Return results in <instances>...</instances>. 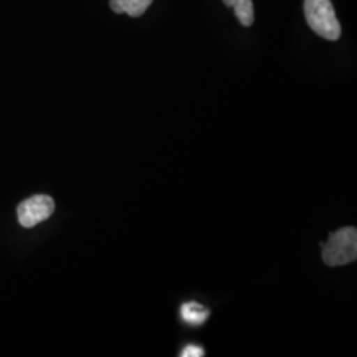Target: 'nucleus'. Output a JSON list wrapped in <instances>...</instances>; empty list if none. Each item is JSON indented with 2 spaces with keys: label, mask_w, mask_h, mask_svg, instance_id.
<instances>
[{
  "label": "nucleus",
  "mask_w": 357,
  "mask_h": 357,
  "mask_svg": "<svg viewBox=\"0 0 357 357\" xmlns=\"http://www.w3.org/2000/svg\"><path fill=\"white\" fill-rule=\"evenodd\" d=\"M307 24L321 38L336 41L342 35V28L335 15L331 0H305Z\"/></svg>",
  "instance_id": "1"
},
{
  "label": "nucleus",
  "mask_w": 357,
  "mask_h": 357,
  "mask_svg": "<svg viewBox=\"0 0 357 357\" xmlns=\"http://www.w3.org/2000/svg\"><path fill=\"white\" fill-rule=\"evenodd\" d=\"M323 261L328 266L348 265L357 258V231L347 227L337 230L323 245Z\"/></svg>",
  "instance_id": "2"
},
{
  "label": "nucleus",
  "mask_w": 357,
  "mask_h": 357,
  "mask_svg": "<svg viewBox=\"0 0 357 357\" xmlns=\"http://www.w3.org/2000/svg\"><path fill=\"white\" fill-rule=\"evenodd\" d=\"M54 212V202L47 195H36L17 206V218L22 227L33 228L50 218Z\"/></svg>",
  "instance_id": "3"
},
{
  "label": "nucleus",
  "mask_w": 357,
  "mask_h": 357,
  "mask_svg": "<svg viewBox=\"0 0 357 357\" xmlns=\"http://www.w3.org/2000/svg\"><path fill=\"white\" fill-rule=\"evenodd\" d=\"M209 315L211 311L197 302H187L180 307V318L185 324H190L192 327L204 324Z\"/></svg>",
  "instance_id": "4"
},
{
  "label": "nucleus",
  "mask_w": 357,
  "mask_h": 357,
  "mask_svg": "<svg viewBox=\"0 0 357 357\" xmlns=\"http://www.w3.org/2000/svg\"><path fill=\"white\" fill-rule=\"evenodd\" d=\"M153 4V0H110V7L115 13H128L139 17Z\"/></svg>",
  "instance_id": "5"
},
{
  "label": "nucleus",
  "mask_w": 357,
  "mask_h": 357,
  "mask_svg": "<svg viewBox=\"0 0 357 357\" xmlns=\"http://www.w3.org/2000/svg\"><path fill=\"white\" fill-rule=\"evenodd\" d=\"M234 10V15L243 26H250L255 22V7L252 0H222Z\"/></svg>",
  "instance_id": "6"
},
{
  "label": "nucleus",
  "mask_w": 357,
  "mask_h": 357,
  "mask_svg": "<svg viewBox=\"0 0 357 357\" xmlns=\"http://www.w3.org/2000/svg\"><path fill=\"white\" fill-rule=\"evenodd\" d=\"M205 351L203 347L197 344H188L184 347L181 351L180 356L181 357H202L204 356Z\"/></svg>",
  "instance_id": "7"
}]
</instances>
